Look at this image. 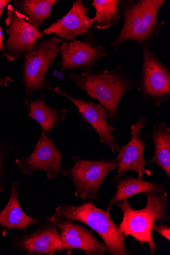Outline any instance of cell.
<instances>
[{
	"label": "cell",
	"instance_id": "obj_1",
	"mask_svg": "<svg viewBox=\"0 0 170 255\" xmlns=\"http://www.w3.org/2000/svg\"><path fill=\"white\" fill-rule=\"evenodd\" d=\"M166 0H119V11L124 19L122 28L110 48L118 52L127 41H136L141 47L149 48L165 24L158 13Z\"/></svg>",
	"mask_w": 170,
	"mask_h": 255
},
{
	"label": "cell",
	"instance_id": "obj_2",
	"mask_svg": "<svg viewBox=\"0 0 170 255\" xmlns=\"http://www.w3.org/2000/svg\"><path fill=\"white\" fill-rule=\"evenodd\" d=\"M67 75L78 89L85 91L90 98L99 102L106 110L109 120L114 123L120 120L119 105L121 99L138 82L137 79L130 78L119 64L111 70L97 71L91 68L81 74Z\"/></svg>",
	"mask_w": 170,
	"mask_h": 255
},
{
	"label": "cell",
	"instance_id": "obj_3",
	"mask_svg": "<svg viewBox=\"0 0 170 255\" xmlns=\"http://www.w3.org/2000/svg\"><path fill=\"white\" fill-rule=\"evenodd\" d=\"M144 194L147 204L140 210L133 209L128 199L116 203L123 213V221L118 227L125 237L132 236L143 247L144 243H148L154 255L157 249L153 237L155 222L170 220L166 213L168 194L165 191H151Z\"/></svg>",
	"mask_w": 170,
	"mask_h": 255
},
{
	"label": "cell",
	"instance_id": "obj_4",
	"mask_svg": "<svg viewBox=\"0 0 170 255\" xmlns=\"http://www.w3.org/2000/svg\"><path fill=\"white\" fill-rule=\"evenodd\" d=\"M56 215L71 221L81 222L91 228L102 238L106 252L111 255H128L125 236L113 221L110 214L96 207L91 202L79 206L61 205Z\"/></svg>",
	"mask_w": 170,
	"mask_h": 255
},
{
	"label": "cell",
	"instance_id": "obj_5",
	"mask_svg": "<svg viewBox=\"0 0 170 255\" xmlns=\"http://www.w3.org/2000/svg\"><path fill=\"white\" fill-rule=\"evenodd\" d=\"M62 43L61 39L54 36L39 43L24 56L22 82L25 87V98L23 103L27 108L35 92L54 90L46 81V76L48 69L61 52Z\"/></svg>",
	"mask_w": 170,
	"mask_h": 255
},
{
	"label": "cell",
	"instance_id": "obj_6",
	"mask_svg": "<svg viewBox=\"0 0 170 255\" xmlns=\"http://www.w3.org/2000/svg\"><path fill=\"white\" fill-rule=\"evenodd\" d=\"M143 64L137 87L142 100L160 106L170 99V71L149 48H143Z\"/></svg>",
	"mask_w": 170,
	"mask_h": 255
},
{
	"label": "cell",
	"instance_id": "obj_7",
	"mask_svg": "<svg viewBox=\"0 0 170 255\" xmlns=\"http://www.w3.org/2000/svg\"><path fill=\"white\" fill-rule=\"evenodd\" d=\"M117 167L115 160L101 159L92 161L76 160L71 168L61 171L76 185L75 196L86 200L100 198L99 190L108 174Z\"/></svg>",
	"mask_w": 170,
	"mask_h": 255
},
{
	"label": "cell",
	"instance_id": "obj_8",
	"mask_svg": "<svg viewBox=\"0 0 170 255\" xmlns=\"http://www.w3.org/2000/svg\"><path fill=\"white\" fill-rule=\"evenodd\" d=\"M7 15L8 37L3 53L7 60L12 62L33 49L44 35L11 5L7 6Z\"/></svg>",
	"mask_w": 170,
	"mask_h": 255
},
{
	"label": "cell",
	"instance_id": "obj_9",
	"mask_svg": "<svg viewBox=\"0 0 170 255\" xmlns=\"http://www.w3.org/2000/svg\"><path fill=\"white\" fill-rule=\"evenodd\" d=\"M89 7H86L82 0H75L69 11L49 27L43 30V35L55 34L60 39L72 41L80 36L93 39L95 17L88 14Z\"/></svg>",
	"mask_w": 170,
	"mask_h": 255
},
{
	"label": "cell",
	"instance_id": "obj_10",
	"mask_svg": "<svg viewBox=\"0 0 170 255\" xmlns=\"http://www.w3.org/2000/svg\"><path fill=\"white\" fill-rule=\"evenodd\" d=\"M61 160V153L43 131L30 157H22L15 161L21 173L31 175L36 171L44 170L48 178L56 179L62 171Z\"/></svg>",
	"mask_w": 170,
	"mask_h": 255
},
{
	"label": "cell",
	"instance_id": "obj_11",
	"mask_svg": "<svg viewBox=\"0 0 170 255\" xmlns=\"http://www.w3.org/2000/svg\"><path fill=\"white\" fill-rule=\"evenodd\" d=\"M60 50L62 73L71 69L86 70L91 68L96 62L108 57L102 46L86 37L83 40H75L69 43L62 41Z\"/></svg>",
	"mask_w": 170,
	"mask_h": 255
},
{
	"label": "cell",
	"instance_id": "obj_12",
	"mask_svg": "<svg viewBox=\"0 0 170 255\" xmlns=\"http://www.w3.org/2000/svg\"><path fill=\"white\" fill-rule=\"evenodd\" d=\"M53 91L77 107L82 119L91 126L98 135L101 143L107 145L112 152L120 151V149L115 141L112 134L114 131L117 129V127L109 124L107 112L100 104L87 102L78 98L71 97L67 92L58 87L54 88Z\"/></svg>",
	"mask_w": 170,
	"mask_h": 255
},
{
	"label": "cell",
	"instance_id": "obj_13",
	"mask_svg": "<svg viewBox=\"0 0 170 255\" xmlns=\"http://www.w3.org/2000/svg\"><path fill=\"white\" fill-rule=\"evenodd\" d=\"M145 124L146 119L140 113L138 122L131 127L130 141L121 147L115 159L117 164L115 176H122L130 170L136 172L138 177L141 179L144 174L152 175V172L145 168L147 163V160L144 158L145 145L140 136V131Z\"/></svg>",
	"mask_w": 170,
	"mask_h": 255
},
{
	"label": "cell",
	"instance_id": "obj_14",
	"mask_svg": "<svg viewBox=\"0 0 170 255\" xmlns=\"http://www.w3.org/2000/svg\"><path fill=\"white\" fill-rule=\"evenodd\" d=\"M50 220L60 229V236L65 250L81 249L86 255H104L106 252L105 244L97 241L85 227L56 214Z\"/></svg>",
	"mask_w": 170,
	"mask_h": 255
},
{
	"label": "cell",
	"instance_id": "obj_15",
	"mask_svg": "<svg viewBox=\"0 0 170 255\" xmlns=\"http://www.w3.org/2000/svg\"><path fill=\"white\" fill-rule=\"evenodd\" d=\"M20 243L28 255H54L65 250L55 225L25 237Z\"/></svg>",
	"mask_w": 170,
	"mask_h": 255
},
{
	"label": "cell",
	"instance_id": "obj_16",
	"mask_svg": "<svg viewBox=\"0 0 170 255\" xmlns=\"http://www.w3.org/2000/svg\"><path fill=\"white\" fill-rule=\"evenodd\" d=\"M114 181L116 185V192L111 200L106 212L110 214L112 207L116 203L128 199L135 195L148 192H163L166 184H161L143 180V178H133L123 175L115 176Z\"/></svg>",
	"mask_w": 170,
	"mask_h": 255
},
{
	"label": "cell",
	"instance_id": "obj_17",
	"mask_svg": "<svg viewBox=\"0 0 170 255\" xmlns=\"http://www.w3.org/2000/svg\"><path fill=\"white\" fill-rule=\"evenodd\" d=\"M18 182L12 184L8 202L4 209L0 212V226L3 228V236L6 235L9 229L25 230L29 225L37 223L39 221L22 211L18 201Z\"/></svg>",
	"mask_w": 170,
	"mask_h": 255
},
{
	"label": "cell",
	"instance_id": "obj_18",
	"mask_svg": "<svg viewBox=\"0 0 170 255\" xmlns=\"http://www.w3.org/2000/svg\"><path fill=\"white\" fill-rule=\"evenodd\" d=\"M44 98L45 95L41 94L37 99L29 103L28 117L37 122L43 131L48 132L59 127L65 121L67 110H57L48 107Z\"/></svg>",
	"mask_w": 170,
	"mask_h": 255
},
{
	"label": "cell",
	"instance_id": "obj_19",
	"mask_svg": "<svg viewBox=\"0 0 170 255\" xmlns=\"http://www.w3.org/2000/svg\"><path fill=\"white\" fill-rule=\"evenodd\" d=\"M57 0H15V9L39 30Z\"/></svg>",
	"mask_w": 170,
	"mask_h": 255
},
{
	"label": "cell",
	"instance_id": "obj_20",
	"mask_svg": "<svg viewBox=\"0 0 170 255\" xmlns=\"http://www.w3.org/2000/svg\"><path fill=\"white\" fill-rule=\"evenodd\" d=\"M155 143V151L150 163L161 167L170 177V130L165 123L154 126L153 133L149 135Z\"/></svg>",
	"mask_w": 170,
	"mask_h": 255
},
{
	"label": "cell",
	"instance_id": "obj_21",
	"mask_svg": "<svg viewBox=\"0 0 170 255\" xmlns=\"http://www.w3.org/2000/svg\"><path fill=\"white\" fill-rule=\"evenodd\" d=\"M92 6L96 10L95 28L106 30L118 24L121 18L119 0H94Z\"/></svg>",
	"mask_w": 170,
	"mask_h": 255
},
{
	"label": "cell",
	"instance_id": "obj_22",
	"mask_svg": "<svg viewBox=\"0 0 170 255\" xmlns=\"http://www.w3.org/2000/svg\"><path fill=\"white\" fill-rule=\"evenodd\" d=\"M153 230H155L158 234L163 237L170 241V227L166 226L163 222L160 224L154 225Z\"/></svg>",
	"mask_w": 170,
	"mask_h": 255
},
{
	"label": "cell",
	"instance_id": "obj_23",
	"mask_svg": "<svg viewBox=\"0 0 170 255\" xmlns=\"http://www.w3.org/2000/svg\"><path fill=\"white\" fill-rule=\"evenodd\" d=\"M13 82V80L11 78L8 76H2L0 77V87L7 88L9 83ZM0 105H1V102H0Z\"/></svg>",
	"mask_w": 170,
	"mask_h": 255
},
{
	"label": "cell",
	"instance_id": "obj_24",
	"mask_svg": "<svg viewBox=\"0 0 170 255\" xmlns=\"http://www.w3.org/2000/svg\"><path fill=\"white\" fill-rule=\"evenodd\" d=\"M10 2V0H0V20H1L5 8L8 5Z\"/></svg>",
	"mask_w": 170,
	"mask_h": 255
},
{
	"label": "cell",
	"instance_id": "obj_25",
	"mask_svg": "<svg viewBox=\"0 0 170 255\" xmlns=\"http://www.w3.org/2000/svg\"><path fill=\"white\" fill-rule=\"evenodd\" d=\"M4 37L2 34V29L0 26V53H3L6 47V44L3 43Z\"/></svg>",
	"mask_w": 170,
	"mask_h": 255
},
{
	"label": "cell",
	"instance_id": "obj_26",
	"mask_svg": "<svg viewBox=\"0 0 170 255\" xmlns=\"http://www.w3.org/2000/svg\"><path fill=\"white\" fill-rule=\"evenodd\" d=\"M2 161H1V155H0V180H1V173H2Z\"/></svg>",
	"mask_w": 170,
	"mask_h": 255
}]
</instances>
